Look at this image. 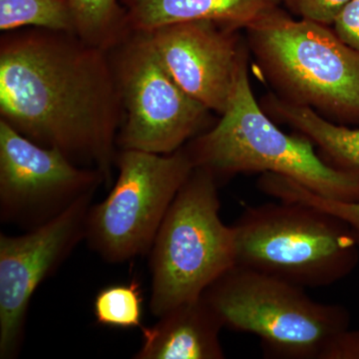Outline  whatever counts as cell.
Masks as SVG:
<instances>
[{
    "instance_id": "8fae6325",
    "label": "cell",
    "mask_w": 359,
    "mask_h": 359,
    "mask_svg": "<svg viewBox=\"0 0 359 359\" xmlns=\"http://www.w3.org/2000/svg\"><path fill=\"white\" fill-rule=\"evenodd\" d=\"M241 30L212 21L172 23L149 32L161 62L189 96L211 112L228 109L250 50Z\"/></svg>"
},
{
    "instance_id": "7c38bea8",
    "label": "cell",
    "mask_w": 359,
    "mask_h": 359,
    "mask_svg": "<svg viewBox=\"0 0 359 359\" xmlns=\"http://www.w3.org/2000/svg\"><path fill=\"white\" fill-rule=\"evenodd\" d=\"M261 106L273 119L285 122L308 137L334 164L359 168V129L334 124L309 108L285 102L273 93L264 97ZM264 189L266 195L276 199L313 205L339 217L353 229L359 240V202L328 200L278 175L269 176Z\"/></svg>"
},
{
    "instance_id": "6da1fadb",
    "label": "cell",
    "mask_w": 359,
    "mask_h": 359,
    "mask_svg": "<svg viewBox=\"0 0 359 359\" xmlns=\"http://www.w3.org/2000/svg\"><path fill=\"white\" fill-rule=\"evenodd\" d=\"M0 117L42 147L98 170L112 185L123 107L109 52L73 32H4Z\"/></svg>"
},
{
    "instance_id": "3957f363",
    "label": "cell",
    "mask_w": 359,
    "mask_h": 359,
    "mask_svg": "<svg viewBox=\"0 0 359 359\" xmlns=\"http://www.w3.org/2000/svg\"><path fill=\"white\" fill-rule=\"evenodd\" d=\"M245 30L257 73L276 96L334 124L359 125V51L332 26L295 20L278 6Z\"/></svg>"
},
{
    "instance_id": "e0dca14e",
    "label": "cell",
    "mask_w": 359,
    "mask_h": 359,
    "mask_svg": "<svg viewBox=\"0 0 359 359\" xmlns=\"http://www.w3.org/2000/svg\"><path fill=\"white\" fill-rule=\"evenodd\" d=\"M143 294L137 282L117 283L96 294L93 313L97 323L117 328L143 327Z\"/></svg>"
},
{
    "instance_id": "ffe728a7",
    "label": "cell",
    "mask_w": 359,
    "mask_h": 359,
    "mask_svg": "<svg viewBox=\"0 0 359 359\" xmlns=\"http://www.w3.org/2000/svg\"><path fill=\"white\" fill-rule=\"evenodd\" d=\"M323 359H359V330H346L335 334L327 344Z\"/></svg>"
},
{
    "instance_id": "5bb4252c",
    "label": "cell",
    "mask_w": 359,
    "mask_h": 359,
    "mask_svg": "<svg viewBox=\"0 0 359 359\" xmlns=\"http://www.w3.org/2000/svg\"><path fill=\"white\" fill-rule=\"evenodd\" d=\"M132 32L208 20L235 30L245 29L280 6V0H122Z\"/></svg>"
},
{
    "instance_id": "2e32d148",
    "label": "cell",
    "mask_w": 359,
    "mask_h": 359,
    "mask_svg": "<svg viewBox=\"0 0 359 359\" xmlns=\"http://www.w3.org/2000/svg\"><path fill=\"white\" fill-rule=\"evenodd\" d=\"M26 27L74 33L68 0H0V30Z\"/></svg>"
},
{
    "instance_id": "ac0fdd59",
    "label": "cell",
    "mask_w": 359,
    "mask_h": 359,
    "mask_svg": "<svg viewBox=\"0 0 359 359\" xmlns=\"http://www.w3.org/2000/svg\"><path fill=\"white\" fill-rule=\"evenodd\" d=\"M351 0H280V4L301 20L332 26Z\"/></svg>"
},
{
    "instance_id": "4fadbf2b",
    "label": "cell",
    "mask_w": 359,
    "mask_h": 359,
    "mask_svg": "<svg viewBox=\"0 0 359 359\" xmlns=\"http://www.w3.org/2000/svg\"><path fill=\"white\" fill-rule=\"evenodd\" d=\"M142 327L137 359H223V323L204 297L184 302Z\"/></svg>"
},
{
    "instance_id": "8992f818",
    "label": "cell",
    "mask_w": 359,
    "mask_h": 359,
    "mask_svg": "<svg viewBox=\"0 0 359 359\" xmlns=\"http://www.w3.org/2000/svg\"><path fill=\"white\" fill-rule=\"evenodd\" d=\"M219 183L195 168L157 231L150 254V311L160 318L194 301L236 264L235 233L219 217Z\"/></svg>"
},
{
    "instance_id": "30bf717a",
    "label": "cell",
    "mask_w": 359,
    "mask_h": 359,
    "mask_svg": "<svg viewBox=\"0 0 359 359\" xmlns=\"http://www.w3.org/2000/svg\"><path fill=\"white\" fill-rule=\"evenodd\" d=\"M94 194L25 235L0 233V358L20 354L32 295L85 240Z\"/></svg>"
},
{
    "instance_id": "5b68a950",
    "label": "cell",
    "mask_w": 359,
    "mask_h": 359,
    "mask_svg": "<svg viewBox=\"0 0 359 359\" xmlns=\"http://www.w3.org/2000/svg\"><path fill=\"white\" fill-rule=\"evenodd\" d=\"M203 297L224 327L259 337L269 358L323 359L330 339L351 323L344 306L313 301L304 287L237 264Z\"/></svg>"
},
{
    "instance_id": "9c48e42d",
    "label": "cell",
    "mask_w": 359,
    "mask_h": 359,
    "mask_svg": "<svg viewBox=\"0 0 359 359\" xmlns=\"http://www.w3.org/2000/svg\"><path fill=\"white\" fill-rule=\"evenodd\" d=\"M105 184L96 169L78 166L0 120V219L37 228Z\"/></svg>"
},
{
    "instance_id": "52a82bcc",
    "label": "cell",
    "mask_w": 359,
    "mask_h": 359,
    "mask_svg": "<svg viewBox=\"0 0 359 359\" xmlns=\"http://www.w3.org/2000/svg\"><path fill=\"white\" fill-rule=\"evenodd\" d=\"M118 176L106 199L91 205L85 241L110 264L149 252L177 193L195 169L185 146L172 154L120 150Z\"/></svg>"
},
{
    "instance_id": "9a60e30c",
    "label": "cell",
    "mask_w": 359,
    "mask_h": 359,
    "mask_svg": "<svg viewBox=\"0 0 359 359\" xmlns=\"http://www.w3.org/2000/svg\"><path fill=\"white\" fill-rule=\"evenodd\" d=\"M74 33L84 42L110 52L131 34L126 8L118 0H68Z\"/></svg>"
},
{
    "instance_id": "7a4b0ae2",
    "label": "cell",
    "mask_w": 359,
    "mask_h": 359,
    "mask_svg": "<svg viewBox=\"0 0 359 359\" xmlns=\"http://www.w3.org/2000/svg\"><path fill=\"white\" fill-rule=\"evenodd\" d=\"M185 147L194 166L209 171L219 185L238 174L271 173L328 200L359 202V168L328 163L316 154L308 137L278 129L255 98L248 65L219 122Z\"/></svg>"
},
{
    "instance_id": "277c9868",
    "label": "cell",
    "mask_w": 359,
    "mask_h": 359,
    "mask_svg": "<svg viewBox=\"0 0 359 359\" xmlns=\"http://www.w3.org/2000/svg\"><path fill=\"white\" fill-rule=\"evenodd\" d=\"M231 226L237 266L304 289L334 285L358 263L353 229L313 205L266 203L248 208Z\"/></svg>"
},
{
    "instance_id": "ba28073f",
    "label": "cell",
    "mask_w": 359,
    "mask_h": 359,
    "mask_svg": "<svg viewBox=\"0 0 359 359\" xmlns=\"http://www.w3.org/2000/svg\"><path fill=\"white\" fill-rule=\"evenodd\" d=\"M109 53L123 107L120 150L172 154L207 131L211 111L176 83L148 32H132Z\"/></svg>"
},
{
    "instance_id": "d6986e66",
    "label": "cell",
    "mask_w": 359,
    "mask_h": 359,
    "mask_svg": "<svg viewBox=\"0 0 359 359\" xmlns=\"http://www.w3.org/2000/svg\"><path fill=\"white\" fill-rule=\"evenodd\" d=\"M332 28L344 43L359 51V0H351L344 7Z\"/></svg>"
}]
</instances>
